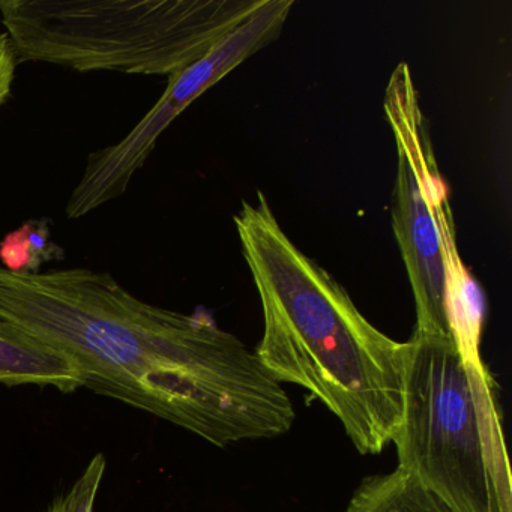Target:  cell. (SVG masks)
<instances>
[{
	"label": "cell",
	"mask_w": 512,
	"mask_h": 512,
	"mask_svg": "<svg viewBox=\"0 0 512 512\" xmlns=\"http://www.w3.org/2000/svg\"><path fill=\"white\" fill-rule=\"evenodd\" d=\"M0 319L64 355L82 388L220 448L283 436L295 422L283 385L209 314L140 301L107 272L0 266Z\"/></svg>",
	"instance_id": "1"
},
{
	"label": "cell",
	"mask_w": 512,
	"mask_h": 512,
	"mask_svg": "<svg viewBox=\"0 0 512 512\" xmlns=\"http://www.w3.org/2000/svg\"><path fill=\"white\" fill-rule=\"evenodd\" d=\"M242 254L262 302L263 367L301 386L362 455L380 454L403 412L407 343L371 325L349 293L290 241L262 193L235 215Z\"/></svg>",
	"instance_id": "2"
},
{
	"label": "cell",
	"mask_w": 512,
	"mask_h": 512,
	"mask_svg": "<svg viewBox=\"0 0 512 512\" xmlns=\"http://www.w3.org/2000/svg\"><path fill=\"white\" fill-rule=\"evenodd\" d=\"M407 343L398 467L452 512H512L496 385L479 353L452 337Z\"/></svg>",
	"instance_id": "3"
},
{
	"label": "cell",
	"mask_w": 512,
	"mask_h": 512,
	"mask_svg": "<svg viewBox=\"0 0 512 512\" xmlns=\"http://www.w3.org/2000/svg\"><path fill=\"white\" fill-rule=\"evenodd\" d=\"M266 0H0L17 64L173 77Z\"/></svg>",
	"instance_id": "4"
},
{
	"label": "cell",
	"mask_w": 512,
	"mask_h": 512,
	"mask_svg": "<svg viewBox=\"0 0 512 512\" xmlns=\"http://www.w3.org/2000/svg\"><path fill=\"white\" fill-rule=\"evenodd\" d=\"M385 115L397 143L392 227L415 299V334L449 335L445 311L440 211L448 190L437 169L430 128L409 65L392 71Z\"/></svg>",
	"instance_id": "5"
},
{
	"label": "cell",
	"mask_w": 512,
	"mask_h": 512,
	"mask_svg": "<svg viewBox=\"0 0 512 512\" xmlns=\"http://www.w3.org/2000/svg\"><path fill=\"white\" fill-rule=\"evenodd\" d=\"M292 8V0H266L199 61L170 77L163 97L121 142L89 155L82 179L68 200L67 217H85L125 194L166 128L230 71L277 40Z\"/></svg>",
	"instance_id": "6"
},
{
	"label": "cell",
	"mask_w": 512,
	"mask_h": 512,
	"mask_svg": "<svg viewBox=\"0 0 512 512\" xmlns=\"http://www.w3.org/2000/svg\"><path fill=\"white\" fill-rule=\"evenodd\" d=\"M0 385H34L70 394L82 388L74 365L11 323L0 319Z\"/></svg>",
	"instance_id": "7"
},
{
	"label": "cell",
	"mask_w": 512,
	"mask_h": 512,
	"mask_svg": "<svg viewBox=\"0 0 512 512\" xmlns=\"http://www.w3.org/2000/svg\"><path fill=\"white\" fill-rule=\"evenodd\" d=\"M443 271H445V311L449 335L467 352L479 353L484 301L475 278L463 265L455 238L451 205L440 211Z\"/></svg>",
	"instance_id": "8"
},
{
	"label": "cell",
	"mask_w": 512,
	"mask_h": 512,
	"mask_svg": "<svg viewBox=\"0 0 512 512\" xmlns=\"http://www.w3.org/2000/svg\"><path fill=\"white\" fill-rule=\"evenodd\" d=\"M346 512H452L439 497L407 473L395 469L364 479Z\"/></svg>",
	"instance_id": "9"
},
{
	"label": "cell",
	"mask_w": 512,
	"mask_h": 512,
	"mask_svg": "<svg viewBox=\"0 0 512 512\" xmlns=\"http://www.w3.org/2000/svg\"><path fill=\"white\" fill-rule=\"evenodd\" d=\"M64 259V248L53 241L49 218L26 221L0 242L2 268L16 274H40L47 263Z\"/></svg>",
	"instance_id": "10"
},
{
	"label": "cell",
	"mask_w": 512,
	"mask_h": 512,
	"mask_svg": "<svg viewBox=\"0 0 512 512\" xmlns=\"http://www.w3.org/2000/svg\"><path fill=\"white\" fill-rule=\"evenodd\" d=\"M106 467L104 455H95L73 487L53 500L52 505L44 512H95V503Z\"/></svg>",
	"instance_id": "11"
},
{
	"label": "cell",
	"mask_w": 512,
	"mask_h": 512,
	"mask_svg": "<svg viewBox=\"0 0 512 512\" xmlns=\"http://www.w3.org/2000/svg\"><path fill=\"white\" fill-rule=\"evenodd\" d=\"M17 59L7 34H0V107L7 103L16 79Z\"/></svg>",
	"instance_id": "12"
}]
</instances>
